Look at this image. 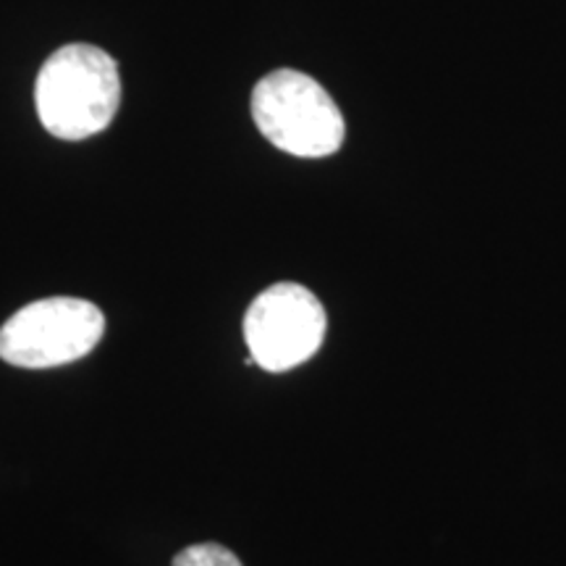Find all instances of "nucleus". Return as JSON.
Returning <instances> with one entry per match:
<instances>
[{
    "instance_id": "nucleus-2",
    "label": "nucleus",
    "mask_w": 566,
    "mask_h": 566,
    "mask_svg": "<svg viewBox=\"0 0 566 566\" xmlns=\"http://www.w3.org/2000/svg\"><path fill=\"white\" fill-rule=\"evenodd\" d=\"M252 118L271 145L296 158H328L344 145L346 124L334 97L300 71L268 74L252 92Z\"/></svg>"
},
{
    "instance_id": "nucleus-5",
    "label": "nucleus",
    "mask_w": 566,
    "mask_h": 566,
    "mask_svg": "<svg viewBox=\"0 0 566 566\" xmlns=\"http://www.w3.org/2000/svg\"><path fill=\"white\" fill-rule=\"evenodd\" d=\"M174 566H242V562L226 546L200 543V546H189L181 554H176Z\"/></svg>"
},
{
    "instance_id": "nucleus-1",
    "label": "nucleus",
    "mask_w": 566,
    "mask_h": 566,
    "mask_svg": "<svg viewBox=\"0 0 566 566\" xmlns=\"http://www.w3.org/2000/svg\"><path fill=\"white\" fill-rule=\"evenodd\" d=\"M34 103L42 126L53 137L80 142L108 129L122 105L116 61L95 45L61 48L40 69Z\"/></svg>"
},
{
    "instance_id": "nucleus-4",
    "label": "nucleus",
    "mask_w": 566,
    "mask_h": 566,
    "mask_svg": "<svg viewBox=\"0 0 566 566\" xmlns=\"http://www.w3.org/2000/svg\"><path fill=\"white\" fill-rule=\"evenodd\" d=\"M328 315L321 300L300 283H275L250 304L244 342L250 357L268 373H286L307 363L323 346Z\"/></svg>"
},
{
    "instance_id": "nucleus-3",
    "label": "nucleus",
    "mask_w": 566,
    "mask_h": 566,
    "mask_svg": "<svg viewBox=\"0 0 566 566\" xmlns=\"http://www.w3.org/2000/svg\"><path fill=\"white\" fill-rule=\"evenodd\" d=\"M103 334L105 315L97 304L80 296H48L3 323L0 359L27 370L69 365L87 357Z\"/></svg>"
}]
</instances>
